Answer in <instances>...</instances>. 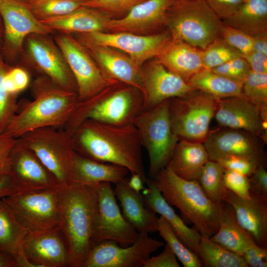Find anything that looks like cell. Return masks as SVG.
I'll return each instance as SVG.
<instances>
[{"instance_id": "obj_28", "label": "cell", "mask_w": 267, "mask_h": 267, "mask_svg": "<svg viewBox=\"0 0 267 267\" xmlns=\"http://www.w3.org/2000/svg\"><path fill=\"white\" fill-rule=\"evenodd\" d=\"M110 18L99 10L82 6L66 15L41 21L55 32L78 34L104 32Z\"/></svg>"}, {"instance_id": "obj_25", "label": "cell", "mask_w": 267, "mask_h": 267, "mask_svg": "<svg viewBox=\"0 0 267 267\" xmlns=\"http://www.w3.org/2000/svg\"><path fill=\"white\" fill-rule=\"evenodd\" d=\"M155 58L167 69L187 83L204 68L202 49L171 37Z\"/></svg>"}, {"instance_id": "obj_54", "label": "cell", "mask_w": 267, "mask_h": 267, "mask_svg": "<svg viewBox=\"0 0 267 267\" xmlns=\"http://www.w3.org/2000/svg\"><path fill=\"white\" fill-rule=\"evenodd\" d=\"M18 191L9 176L0 179V199Z\"/></svg>"}, {"instance_id": "obj_61", "label": "cell", "mask_w": 267, "mask_h": 267, "mask_svg": "<svg viewBox=\"0 0 267 267\" xmlns=\"http://www.w3.org/2000/svg\"></svg>"}, {"instance_id": "obj_50", "label": "cell", "mask_w": 267, "mask_h": 267, "mask_svg": "<svg viewBox=\"0 0 267 267\" xmlns=\"http://www.w3.org/2000/svg\"><path fill=\"white\" fill-rule=\"evenodd\" d=\"M242 257L248 267H267V248L260 246L256 243L246 249Z\"/></svg>"}, {"instance_id": "obj_4", "label": "cell", "mask_w": 267, "mask_h": 267, "mask_svg": "<svg viewBox=\"0 0 267 267\" xmlns=\"http://www.w3.org/2000/svg\"><path fill=\"white\" fill-rule=\"evenodd\" d=\"M151 179L167 202L177 208L201 236L211 237L217 231L222 203L210 200L198 180L182 178L168 166Z\"/></svg>"}, {"instance_id": "obj_60", "label": "cell", "mask_w": 267, "mask_h": 267, "mask_svg": "<svg viewBox=\"0 0 267 267\" xmlns=\"http://www.w3.org/2000/svg\"><path fill=\"white\" fill-rule=\"evenodd\" d=\"M176 0H175V1H176Z\"/></svg>"}, {"instance_id": "obj_38", "label": "cell", "mask_w": 267, "mask_h": 267, "mask_svg": "<svg viewBox=\"0 0 267 267\" xmlns=\"http://www.w3.org/2000/svg\"><path fill=\"white\" fill-rule=\"evenodd\" d=\"M85 0H34L27 4L40 21L66 15L83 6Z\"/></svg>"}, {"instance_id": "obj_49", "label": "cell", "mask_w": 267, "mask_h": 267, "mask_svg": "<svg viewBox=\"0 0 267 267\" xmlns=\"http://www.w3.org/2000/svg\"><path fill=\"white\" fill-rule=\"evenodd\" d=\"M244 0H205L215 13L223 21L232 15Z\"/></svg>"}, {"instance_id": "obj_47", "label": "cell", "mask_w": 267, "mask_h": 267, "mask_svg": "<svg viewBox=\"0 0 267 267\" xmlns=\"http://www.w3.org/2000/svg\"><path fill=\"white\" fill-rule=\"evenodd\" d=\"M225 169L236 171L249 177L252 176L259 165L253 161L241 156L229 155L216 161Z\"/></svg>"}, {"instance_id": "obj_5", "label": "cell", "mask_w": 267, "mask_h": 267, "mask_svg": "<svg viewBox=\"0 0 267 267\" xmlns=\"http://www.w3.org/2000/svg\"><path fill=\"white\" fill-rule=\"evenodd\" d=\"M143 111V99L140 90L117 82L92 97L78 101L63 129L71 136L86 120L116 125L133 124Z\"/></svg>"}, {"instance_id": "obj_11", "label": "cell", "mask_w": 267, "mask_h": 267, "mask_svg": "<svg viewBox=\"0 0 267 267\" xmlns=\"http://www.w3.org/2000/svg\"><path fill=\"white\" fill-rule=\"evenodd\" d=\"M20 57L27 70L45 76L61 87L77 93L75 80L64 55L49 35L28 36Z\"/></svg>"}, {"instance_id": "obj_46", "label": "cell", "mask_w": 267, "mask_h": 267, "mask_svg": "<svg viewBox=\"0 0 267 267\" xmlns=\"http://www.w3.org/2000/svg\"><path fill=\"white\" fill-rule=\"evenodd\" d=\"M223 181L224 187L238 196L250 198L251 183L250 178L239 172L225 169Z\"/></svg>"}, {"instance_id": "obj_33", "label": "cell", "mask_w": 267, "mask_h": 267, "mask_svg": "<svg viewBox=\"0 0 267 267\" xmlns=\"http://www.w3.org/2000/svg\"><path fill=\"white\" fill-rule=\"evenodd\" d=\"M222 22L252 37L267 34V0H244Z\"/></svg>"}, {"instance_id": "obj_6", "label": "cell", "mask_w": 267, "mask_h": 267, "mask_svg": "<svg viewBox=\"0 0 267 267\" xmlns=\"http://www.w3.org/2000/svg\"><path fill=\"white\" fill-rule=\"evenodd\" d=\"M222 21L205 0H178L170 8L166 26L172 38L201 49L221 37Z\"/></svg>"}, {"instance_id": "obj_34", "label": "cell", "mask_w": 267, "mask_h": 267, "mask_svg": "<svg viewBox=\"0 0 267 267\" xmlns=\"http://www.w3.org/2000/svg\"><path fill=\"white\" fill-rule=\"evenodd\" d=\"M193 88L210 94L217 98L242 96L243 82L228 79L203 68L195 74L188 82Z\"/></svg>"}, {"instance_id": "obj_14", "label": "cell", "mask_w": 267, "mask_h": 267, "mask_svg": "<svg viewBox=\"0 0 267 267\" xmlns=\"http://www.w3.org/2000/svg\"><path fill=\"white\" fill-rule=\"evenodd\" d=\"M97 189L98 207L92 238V247L107 240L114 241L124 247L132 244L140 234L121 213L111 183H99Z\"/></svg>"}, {"instance_id": "obj_58", "label": "cell", "mask_w": 267, "mask_h": 267, "mask_svg": "<svg viewBox=\"0 0 267 267\" xmlns=\"http://www.w3.org/2000/svg\"><path fill=\"white\" fill-rule=\"evenodd\" d=\"M3 38V25L2 20L0 15V48L1 47Z\"/></svg>"}, {"instance_id": "obj_24", "label": "cell", "mask_w": 267, "mask_h": 267, "mask_svg": "<svg viewBox=\"0 0 267 267\" xmlns=\"http://www.w3.org/2000/svg\"><path fill=\"white\" fill-rule=\"evenodd\" d=\"M80 42L93 57L104 76L141 91L139 84L141 68L129 56L108 46Z\"/></svg>"}, {"instance_id": "obj_37", "label": "cell", "mask_w": 267, "mask_h": 267, "mask_svg": "<svg viewBox=\"0 0 267 267\" xmlns=\"http://www.w3.org/2000/svg\"><path fill=\"white\" fill-rule=\"evenodd\" d=\"M157 231L184 267L203 266L198 256L181 241L168 222L161 216L158 218Z\"/></svg>"}, {"instance_id": "obj_42", "label": "cell", "mask_w": 267, "mask_h": 267, "mask_svg": "<svg viewBox=\"0 0 267 267\" xmlns=\"http://www.w3.org/2000/svg\"><path fill=\"white\" fill-rule=\"evenodd\" d=\"M146 0H86L83 6L99 10L111 17L124 16L132 8Z\"/></svg>"}, {"instance_id": "obj_59", "label": "cell", "mask_w": 267, "mask_h": 267, "mask_svg": "<svg viewBox=\"0 0 267 267\" xmlns=\"http://www.w3.org/2000/svg\"><path fill=\"white\" fill-rule=\"evenodd\" d=\"M16 0L24 2L26 4H28L34 0Z\"/></svg>"}, {"instance_id": "obj_51", "label": "cell", "mask_w": 267, "mask_h": 267, "mask_svg": "<svg viewBox=\"0 0 267 267\" xmlns=\"http://www.w3.org/2000/svg\"><path fill=\"white\" fill-rule=\"evenodd\" d=\"M177 257L166 244L163 251L158 255L149 257L142 267H179Z\"/></svg>"}, {"instance_id": "obj_56", "label": "cell", "mask_w": 267, "mask_h": 267, "mask_svg": "<svg viewBox=\"0 0 267 267\" xmlns=\"http://www.w3.org/2000/svg\"><path fill=\"white\" fill-rule=\"evenodd\" d=\"M144 181L141 176L136 174L133 173L130 178H128V184L133 190L137 193H140L145 187L144 186Z\"/></svg>"}, {"instance_id": "obj_26", "label": "cell", "mask_w": 267, "mask_h": 267, "mask_svg": "<svg viewBox=\"0 0 267 267\" xmlns=\"http://www.w3.org/2000/svg\"><path fill=\"white\" fill-rule=\"evenodd\" d=\"M147 187L142 191L145 205L155 213L163 217L170 224L181 241L191 251L198 256L201 235L194 227H188L184 221L176 213L152 179L148 178Z\"/></svg>"}, {"instance_id": "obj_23", "label": "cell", "mask_w": 267, "mask_h": 267, "mask_svg": "<svg viewBox=\"0 0 267 267\" xmlns=\"http://www.w3.org/2000/svg\"><path fill=\"white\" fill-rule=\"evenodd\" d=\"M214 118L222 127L244 130L267 142L261 107L242 96L218 98Z\"/></svg>"}, {"instance_id": "obj_48", "label": "cell", "mask_w": 267, "mask_h": 267, "mask_svg": "<svg viewBox=\"0 0 267 267\" xmlns=\"http://www.w3.org/2000/svg\"><path fill=\"white\" fill-rule=\"evenodd\" d=\"M17 139L5 132L0 133V179L9 176L10 156Z\"/></svg>"}, {"instance_id": "obj_20", "label": "cell", "mask_w": 267, "mask_h": 267, "mask_svg": "<svg viewBox=\"0 0 267 267\" xmlns=\"http://www.w3.org/2000/svg\"><path fill=\"white\" fill-rule=\"evenodd\" d=\"M23 251L34 267H69L68 247L59 226L28 232Z\"/></svg>"}, {"instance_id": "obj_10", "label": "cell", "mask_w": 267, "mask_h": 267, "mask_svg": "<svg viewBox=\"0 0 267 267\" xmlns=\"http://www.w3.org/2000/svg\"><path fill=\"white\" fill-rule=\"evenodd\" d=\"M2 200L18 223L28 232L59 226L58 187L19 191Z\"/></svg>"}, {"instance_id": "obj_55", "label": "cell", "mask_w": 267, "mask_h": 267, "mask_svg": "<svg viewBox=\"0 0 267 267\" xmlns=\"http://www.w3.org/2000/svg\"><path fill=\"white\" fill-rule=\"evenodd\" d=\"M252 38L253 50L267 55V34Z\"/></svg>"}, {"instance_id": "obj_43", "label": "cell", "mask_w": 267, "mask_h": 267, "mask_svg": "<svg viewBox=\"0 0 267 267\" xmlns=\"http://www.w3.org/2000/svg\"><path fill=\"white\" fill-rule=\"evenodd\" d=\"M221 37L229 45L239 51L243 57L253 50V38L243 32L223 23Z\"/></svg>"}, {"instance_id": "obj_52", "label": "cell", "mask_w": 267, "mask_h": 267, "mask_svg": "<svg viewBox=\"0 0 267 267\" xmlns=\"http://www.w3.org/2000/svg\"><path fill=\"white\" fill-rule=\"evenodd\" d=\"M264 166H259L250 176L251 189L267 195V172Z\"/></svg>"}, {"instance_id": "obj_39", "label": "cell", "mask_w": 267, "mask_h": 267, "mask_svg": "<svg viewBox=\"0 0 267 267\" xmlns=\"http://www.w3.org/2000/svg\"><path fill=\"white\" fill-rule=\"evenodd\" d=\"M241 56H243L239 51L220 37L202 50L203 67L211 70L232 59Z\"/></svg>"}, {"instance_id": "obj_35", "label": "cell", "mask_w": 267, "mask_h": 267, "mask_svg": "<svg viewBox=\"0 0 267 267\" xmlns=\"http://www.w3.org/2000/svg\"><path fill=\"white\" fill-rule=\"evenodd\" d=\"M198 257L207 267H249L240 255L201 236Z\"/></svg>"}, {"instance_id": "obj_7", "label": "cell", "mask_w": 267, "mask_h": 267, "mask_svg": "<svg viewBox=\"0 0 267 267\" xmlns=\"http://www.w3.org/2000/svg\"><path fill=\"white\" fill-rule=\"evenodd\" d=\"M218 99L195 89L168 100L172 129L178 140L204 142L210 132Z\"/></svg>"}, {"instance_id": "obj_13", "label": "cell", "mask_w": 267, "mask_h": 267, "mask_svg": "<svg viewBox=\"0 0 267 267\" xmlns=\"http://www.w3.org/2000/svg\"><path fill=\"white\" fill-rule=\"evenodd\" d=\"M0 15L3 25L1 49L8 60L20 57L25 40L29 35L55 32L37 18L26 3L16 0H0Z\"/></svg>"}, {"instance_id": "obj_15", "label": "cell", "mask_w": 267, "mask_h": 267, "mask_svg": "<svg viewBox=\"0 0 267 267\" xmlns=\"http://www.w3.org/2000/svg\"><path fill=\"white\" fill-rule=\"evenodd\" d=\"M163 245L148 234H140L134 243L126 247L104 241L91 248L83 267H142L151 254Z\"/></svg>"}, {"instance_id": "obj_27", "label": "cell", "mask_w": 267, "mask_h": 267, "mask_svg": "<svg viewBox=\"0 0 267 267\" xmlns=\"http://www.w3.org/2000/svg\"><path fill=\"white\" fill-rule=\"evenodd\" d=\"M114 190L124 217L139 234L157 231L158 218L145 205L142 194L130 188L128 178L116 183Z\"/></svg>"}, {"instance_id": "obj_41", "label": "cell", "mask_w": 267, "mask_h": 267, "mask_svg": "<svg viewBox=\"0 0 267 267\" xmlns=\"http://www.w3.org/2000/svg\"><path fill=\"white\" fill-rule=\"evenodd\" d=\"M9 67L0 54V133L5 131L18 106V95L8 92L3 84V76Z\"/></svg>"}, {"instance_id": "obj_1", "label": "cell", "mask_w": 267, "mask_h": 267, "mask_svg": "<svg viewBox=\"0 0 267 267\" xmlns=\"http://www.w3.org/2000/svg\"><path fill=\"white\" fill-rule=\"evenodd\" d=\"M75 151L87 158L113 164L139 175L144 183L146 176L138 132L133 124L116 126L86 120L71 136Z\"/></svg>"}, {"instance_id": "obj_21", "label": "cell", "mask_w": 267, "mask_h": 267, "mask_svg": "<svg viewBox=\"0 0 267 267\" xmlns=\"http://www.w3.org/2000/svg\"><path fill=\"white\" fill-rule=\"evenodd\" d=\"M175 0H146L132 8L126 14L110 18L105 30L141 35L166 26L168 12Z\"/></svg>"}, {"instance_id": "obj_22", "label": "cell", "mask_w": 267, "mask_h": 267, "mask_svg": "<svg viewBox=\"0 0 267 267\" xmlns=\"http://www.w3.org/2000/svg\"><path fill=\"white\" fill-rule=\"evenodd\" d=\"M250 194V198L243 199L226 188L222 201L232 207L237 221L256 243L267 248V195L252 189Z\"/></svg>"}, {"instance_id": "obj_12", "label": "cell", "mask_w": 267, "mask_h": 267, "mask_svg": "<svg viewBox=\"0 0 267 267\" xmlns=\"http://www.w3.org/2000/svg\"><path fill=\"white\" fill-rule=\"evenodd\" d=\"M53 38L75 80L78 101L89 99L118 82L104 76L86 48L72 34L57 32Z\"/></svg>"}, {"instance_id": "obj_36", "label": "cell", "mask_w": 267, "mask_h": 267, "mask_svg": "<svg viewBox=\"0 0 267 267\" xmlns=\"http://www.w3.org/2000/svg\"><path fill=\"white\" fill-rule=\"evenodd\" d=\"M225 169L218 162L208 161L203 167L198 181L205 194L212 201L221 204L226 189L223 181Z\"/></svg>"}, {"instance_id": "obj_31", "label": "cell", "mask_w": 267, "mask_h": 267, "mask_svg": "<svg viewBox=\"0 0 267 267\" xmlns=\"http://www.w3.org/2000/svg\"><path fill=\"white\" fill-rule=\"evenodd\" d=\"M28 232L18 223L2 199H0V251L11 257L16 267L31 265L23 251V243Z\"/></svg>"}, {"instance_id": "obj_16", "label": "cell", "mask_w": 267, "mask_h": 267, "mask_svg": "<svg viewBox=\"0 0 267 267\" xmlns=\"http://www.w3.org/2000/svg\"><path fill=\"white\" fill-rule=\"evenodd\" d=\"M77 35L80 41L108 46L124 52L141 68L144 62L157 56L171 37L169 31L146 35L103 31Z\"/></svg>"}, {"instance_id": "obj_3", "label": "cell", "mask_w": 267, "mask_h": 267, "mask_svg": "<svg viewBox=\"0 0 267 267\" xmlns=\"http://www.w3.org/2000/svg\"><path fill=\"white\" fill-rule=\"evenodd\" d=\"M97 185L72 182L59 187V226L67 243L69 267H83L92 247L98 207Z\"/></svg>"}, {"instance_id": "obj_44", "label": "cell", "mask_w": 267, "mask_h": 267, "mask_svg": "<svg viewBox=\"0 0 267 267\" xmlns=\"http://www.w3.org/2000/svg\"><path fill=\"white\" fill-rule=\"evenodd\" d=\"M31 83L30 76L28 70L24 67H9L3 78V84L10 93L18 95Z\"/></svg>"}, {"instance_id": "obj_57", "label": "cell", "mask_w": 267, "mask_h": 267, "mask_svg": "<svg viewBox=\"0 0 267 267\" xmlns=\"http://www.w3.org/2000/svg\"><path fill=\"white\" fill-rule=\"evenodd\" d=\"M0 267H16L14 260L0 251Z\"/></svg>"}, {"instance_id": "obj_30", "label": "cell", "mask_w": 267, "mask_h": 267, "mask_svg": "<svg viewBox=\"0 0 267 267\" xmlns=\"http://www.w3.org/2000/svg\"><path fill=\"white\" fill-rule=\"evenodd\" d=\"M209 160L203 143L178 140L168 166L182 178L198 180L203 167Z\"/></svg>"}, {"instance_id": "obj_32", "label": "cell", "mask_w": 267, "mask_h": 267, "mask_svg": "<svg viewBox=\"0 0 267 267\" xmlns=\"http://www.w3.org/2000/svg\"><path fill=\"white\" fill-rule=\"evenodd\" d=\"M210 238L241 257L247 247L256 243L237 221L232 207L224 202L221 204L218 229Z\"/></svg>"}, {"instance_id": "obj_45", "label": "cell", "mask_w": 267, "mask_h": 267, "mask_svg": "<svg viewBox=\"0 0 267 267\" xmlns=\"http://www.w3.org/2000/svg\"><path fill=\"white\" fill-rule=\"evenodd\" d=\"M211 70L239 82H243L251 71L250 66L243 56L232 59Z\"/></svg>"}, {"instance_id": "obj_29", "label": "cell", "mask_w": 267, "mask_h": 267, "mask_svg": "<svg viewBox=\"0 0 267 267\" xmlns=\"http://www.w3.org/2000/svg\"><path fill=\"white\" fill-rule=\"evenodd\" d=\"M129 171L122 166L97 161L75 152L72 171V182L90 185L108 182L117 183Z\"/></svg>"}, {"instance_id": "obj_8", "label": "cell", "mask_w": 267, "mask_h": 267, "mask_svg": "<svg viewBox=\"0 0 267 267\" xmlns=\"http://www.w3.org/2000/svg\"><path fill=\"white\" fill-rule=\"evenodd\" d=\"M168 100L143 110L133 123L138 132L142 147L148 153L150 178L168 166L178 141L172 129Z\"/></svg>"}, {"instance_id": "obj_18", "label": "cell", "mask_w": 267, "mask_h": 267, "mask_svg": "<svg viewBox=\"0 0 267 267\" xmlns=\"http://www.w3.org/2000/svg\"><path fill=\"white\" fill-rule=\"evenodd\" d=\"M139 84L143 99V110L169 99L184 96L195 89L157 59L140 69Z\"/></svg>"}, {"instance_id": "obj_40", "label": "cell", "mask_w": 267, "mask_h": 267, "mask_svg": "<svg viewBox=\"0 0 267 267\" xmlns=\"http://www.w3.org/2000/svg\"><path fill=\"white\" fill-rule=\"evenodd\" d=\"M242 96L260 107L267 106V73L251 71L244 81Z\"/></svg>"}, {"instance_id": "obj_9", "label": "cell", "mask_w": 267, "mask_h": 267, "mask_svg": "<svg viewBox=\"0 0 267 267\" xmlns=\"http://www.w3.org/2000/svg\"><path fill=\"white\" fill-rule=\"evenodd\" d=\"M54 177L59 187L71 184L74 150L71 136L63 129L45 127L19 137Z\"/></svg>"}, {"instance_id": "obj_17", "label": "cell", "mask_w": 267, "mask_h": 267, "mask_svg": "<svg viewBox=\"0 0 267 267\" xmlns=\"http://www.w3.org/2000/svg\"><path fill=\"white\" fill-rule=\"evenodd\" d=\"M264 143L262 139L250 132L222 127L210 131L203 143L210 160L216 161L226 156H238L266 167Z\"/></svg>"}, {"instance_id": "obj_53", "label": "cell", "mask_w": 267, "mask_h": 267, "mask_svg": "<svg viewBox=\"0 0 267 267\" xmlns=\"http://www.w3.org/2000/svg\"><path fill=\"white\" fill-rule=\"evenodd\" d=\"M244 57L252 71L258 73H267V55L253 50Z\"/></svg>"}, {"instance_id": "obj_2", "label": "cell", "mask_w": 267, "mask_h": 267, "mask_svg": "<svg viewBox=\"0 0 267 267\" xmlns=\"http://www.w3.org/2000/svg\"><path fill=\"white\" fill-rule=\"evenodd\" d=\"M30 85L33 100L18 103L16 114L4 132L16 138L40 128H63L78 102L77 92L45 76L38 75Z\"/></svg>"}, {"instance_id": "obj_19", "label": "cell", "mask_w": 267, "mask_h": 267, "mask_svg": "<svg viewBox=\"0 0 267 267\" xmlns=\"http://www.w3.org/2000/svg\"><path fill=\"white\" fill-rule=\"evenodd\" d=\"M8 175L18 191L59 187L54 177L19 138L11 152Z\"/></svg>"}]
</instances>
